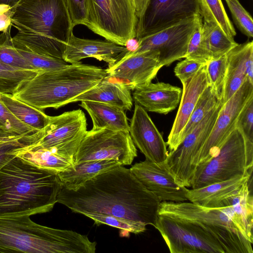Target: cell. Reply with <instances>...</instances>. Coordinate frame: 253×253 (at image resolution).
<instances>
[{
  "mask_svg": "<svg viewBox=\"0 0 253 253\" xmlns=\"http://www.w3.org/2000/svg\"><path fill=\"white\" fill-rule=\"evenodd\" d=\"M57 203L84 215L103 213L154 227L161 202L123 165L99 174L76 190L61 185Z\"/></svg>",
  "mask_w": 253,
  "mask_h": 253,
  "instance_id": "1",
  "label": "cell"
},
{
  "mask_svg": "<svg viewBox=\"0 0 253 253\" xmlns=\"http://www.w3.org/2000/svg\"><path fill=\"white\" fill-rule=\"evenodd\" d=\"M12 9L14 46L63 59L74 28L65 0H20Z\"/></svg>",
  "mask_w": 253,
  "mask_h": 253,
  "instance_id": "2",
  "label": "cell"
},
{
  "mask_svg": "<svg viewBox=\"0 0 253 253\" xmlns=\"http://www.w3.org/2000/svg\"><path fill=\"white\" fill-rule=\"evenodd\" d=\"M61 188L57 173L17 156L0 169V217L49 212Z\"/></svg>",
  "mask_w": 253,
  "mask_h": 253,
  "instance_id": "3",
  "label": "cell"
},
{
  "mask_svg": "<svg viewBox=\"0 0 253 253\" xmlns=\"http://www.w3.org/2000/svg\"><path fill=\"white\" fill-rule=\"evenodd\" d=\"M105 69L81 61L63 68L38 73L13 95L37 109H58L89 90L106 76Z\"/></svg>",
  "mask_w": 253,
  "mask_h": 253,
  "instance_id": "4",
  "label": "cell"
},
{
  "mask_svg": "<svg viewBox=\"0 0 253 253\" xmlns=\"http://www.w3.org/2000/svg\"><path fill=\"white\" fill-rule=\"evenodd\" d=\"M95 249L86 235L39 224L30 216L0 217V253H93Z\"/></svg>",
  "mask_w": 253,
  "mask_h": 253,
  "instance_id": "5",
  "label": "cell"
},
{
  "mask_svg": "<svg viewBox=\"0 0 253 253\" xmlns=\"http://www.w3.org/2000/svg\"><path fill=\"white\" fill-rule=\"evenodd\" d=\"M233 214L231 206L209 208L185 201L162 202L159 210V215L199 223L218 240L225 253H253V243L235 225Z\"/></svg>",
  "mask_w": 253,
  "mask_h": 253,
  "instance_id": "6",
  "label": "cell"
},
{
  "mask_svg": "<svg viewBox=\"0 0 253 253\" xmlns=\"http://www.w3.org/2000/svg\"><path fill=\"white\" fill-rule=\"evenodd\" d=\"M253 166V141L239 127L228 135L216 156L197 167L192 189L225 181L237 175H251Z\"/></svg>",
  "mask_w": 253,
  "mask_h": 253,
  "instance_id": "7",
  "label": "cell"
},
{
  "mask_svg": "<svg viewBox=\"0 0 253 253\" xmlns=\"http://www.w3.org/2000/svg\"><path fill=\"white\" fill-rule=\"evenodd\" d=\"M86 27L105 39L126 46L135 39L138 18L133 0H86Z\"/></svg>",
  "mask_w": 253,
  "mask_h": 253,
  "instance_id": "8",
  "label": "cell"
},
{
  "mask_svg": "<svg viewBox=\"0 0 253 253\" xmlns=\"http://www.w3.org/2000/svg\"><path fill=\"white\" fill-rule=\"evenodd\" d=\"M86 131V118L83 110L65 112L58 116H50L48 124L35 133L34 141L23 149H46L74 159Z\"/></svg>",
  "mask_w": 253,
  "mask_h": 253,
  "instance_id": "9",
  "label": "cell"
},
{
  "mask_svg": "<svg viewBox=\"0 0 253 253\" xmlns=\"http://www.w3.org/2000/svg\"><path fill=\"white\" fill-rule=\"evenodd\" d=\"M137 156V149L128 131L92 128L87 130L74 159L75 165L113 160L124 166L131 165Z\"/></svg>",
  "mask_w": 253,
  "mask_h": 253,
  "instance_id": "10",
  "label": "cell"
},
{
  "mask_svg": "<svg viewBox=\"0 0 253 253\" xmlns=\"http://www.w3.org/2000/svg\"><path fill=\"white\" fill-rule=\"evenodd\" d=\"M155 228L171 253H225L218 240L197 222L159 215Z\"/></svg>",
  "mask_w": 253,
  "mask_h": 253,
  "instance_id": "11",
  "label": "cell"
},
{
  "mask_svg": "<svg viewBox=\"0 0 253 253\" xmlns=\"http://www.w3.org/2000/svg\"><path fill=\"white\" fill-rule=\"evenodd\" d=\"M223 104L221 100H218L177 148L168 153L166 166L179 185L191 187L199 155L212 129Z\"/></svg>",
  "mask_w": 253,
  "mask_h": 253,
  "instance_id": "12",
  "label": "cell"
},
{
  "mask_svg": "<svg viewBox=\"0 0 253 253\" xmlns=\"http://www.w3.org/2000/svg\"><path fill=\"white\" fill-rule=\"evenodd\" d=\"M201 14L182 21L158 32L137 40V46L125 55H130L148 50L159 53L162 67L185 58L188 44L196 29Z\"/></svg>",
  "mask_w": 253,
  "mask_h": 253,
  "instance_id": "13",
  "label": "cell"
},
{
  "mask_svg": "<svg viewBox=\"0 0 253 253\" xmlns=\"http://www.w3.org/2000/svg\"><path fill=\"white\" fill-rule=\"evenodd\" d=\"M200 4V0H148L138 19L135 39L201 14Z\"/></svg>",
  "mask_w": 253,
  "mask_h": 253,
  "instance_id": "14",
  "label": "cell"
},
{
  "mask_svg": "<svg viewBox=\"0 0 253 253\" xmlns=\"http://www.w3.org/2000/svg\"><path fill=\"white\" fill-rule=\"evenodd\" d=\"M252 99L253 83L247 80L223 104L212 129L200 152L197 167L207 163L217 155L228 135L235 128L240 113Z\"/></svg>",
  "mask_w": 253,
  "mask_h": 253,
  "instance_id": "15",
  "label": "cell"
},
{
  "mask_svg": "<svg viewBox=\"0 0 253 253\" xmlns=\"http://www.w3.org/2000/svg\"><path fill=\"white\" fill-rule=\"evenodd\" d=\"M131 172L148 190L162 202H181L187 200V187L179 185L167 168L165 162L155 163L145 159L136 163Z\"/></svg>",
  "mask_w": 253,
  "mask_h": 253,
  "instance_id": "16",
  "label": "cell"
},
{
  "mask_svg": "<svg viewBox=\"0 0 253 253\" xmlns=\"http://www.w3.org/2000/svg\"><path fill=\"white\" fill-rule=\"evenodd\" d=\"M162 67L159 53L148 50L134 55H125L105 70L108 76L125 82L133 91L150 83Z\"/></svg>",
  "mask_w": 253,
  "mask_h": 253,
  "instance_id": "17",
  "label": "cell"
},
{
  "mask_svg": "<svg viewBox=\"0 0 253 253\" xmlns=\"http://www.w3.org/2000/svg\"><path fill=\"white\" fill-rule=\"evenodd\" d=\"M128 131L145 159L155 163L166 161L169 153L167 143L147 112L135 103Z\"/></svg>",
  "mask_w": 253,
  "mask_h": 253,
  "instance_id": "18",
  "label": "cell"
},
{
  "mask_svg": "<svg viewBox=\"0 0 253 253\" xmlns=\"http://www.w3.org/2000/svg\"><path fill=\"white\" fill-rule=\"evenodd\" d=\"M129 51L123 46L110 41L80 38L72 33L66 45L63 59L69 64L92 57L103 61L111 66L121 60Z\"/></svg>",
  "mask_w": 253,
  "mask_h": 253,
  "instance_id": "19",
  "label": "cell"
},
{
  "mask_svg": "<svg viewBox=\"0 0 253 253\" xmlns=\"http://www.w3.org/2000/svg\"><path fill=\"white\" fill-rule=\"evenodd\" d=\"M222 102H227L246 81L253 83V42L238 44L226 54Z\"/></svg>",
  "mask_w": 253,
  "mask_h": 253,
  "instance_id": "20",
  "label": "cell"
},
{
  "mask_svg": "<svg viewBox=\"0 0 253 253\" xmlns=\"http://www.w3.org/2000/svg\"><path fill=\"white\" fill-rule=\"evenodd\" d=\"M183 86L179 106L171 129L169 135L167 145L171 151L179 145V138L197 101L209 85L206 65L187 80L181 83Z\"/></svg>",
  "mask_w": 253,
  "mask_h": 253,
  "instance_id": "21",
  "label": "cell"
},
{
  "mask_svg": "<svg viewBox=\"0 0 253 253\" xmlns=\"http://www.w3.org/2000/svg\"><path fill=\"white\" fill-rule=\"evenodd\" d=\"M182 90L168 83L158 82L133 90V100L147 112L166 115L175 110L179 104Z\"/></svg>",
  "mask_w": 253,
  "mask_h": 253,
  "instance_id": "22",
  "label": "cell"
},
{
  "mask_svg": "<svg viewBox=\"0 0 253 253\" xmlns=\"http://www.w3.org/2000/svg\"><path fill=\"white\" fill-rule=\"evenodd\" d=\"M131 90L126 83L109 76L94 87L75 98L72 102L93 101L130 110L133 98Z\"/></svg>",
  "mask_w": 253,
  "mask_h": 253,
  "instance_id": "23",
  "label": "cell"
},
{
  "mask_svg": "<svg viewBox=\"0 0 253 253\" xmlns=\"http://www.w3.org/2000/svg\"><path fill=\"white\" fill-rule=\"evenodd\" d=\"M251 175H237L223 181L189 190L186 194L188 201L199 206L209 208H220L221 203L239 191L250 180Z\"/></svg>",
  "mask_w": 253,
  "mask_h": 253,
  "instance_id": "24",
  "label": "cell"
},
{
  "mask_svg": "<svg viewBox=\"0 0 253 253\" xmlns=\"http://www.w3.org/2000/svg\"><path fill=\"white\" fill-rule=\"evenodd\" d=\"M247 182L233 196L225 199L220 207L231 206L233 209V222L242 235L253 243V198Z\"/></svg>",
  "mask_w": 253,
  "mask_h": 253,
  "instance_id": "25",
  "label": "cell"
},
{
  "mask_svg": "<svg viewBox=\"0 0 253 253\" xmlns=\"http://www.w3.org/2000/svg\"><path fill=\"white\" fill-rule=\"evenodd\" d=\"M80 105L89 115L92 129L129 131L128 119L124 109L93 101H82Z\"/></svg>",
  "mask_w": 253,
  "mask_h": 253,
  "instance_id": "26",
  "label": "cell"
},
{
  "mask_svg": "<svg viewBox=\"0 0 253 253\" xmlns=\"http://www.w3.org/2000/svg\"><path fill=\"white\" fill-rule=\"evenodd\" d=\"M122 165L113 160H103L82 162L73 168L57 173L61 185L76 190L86 181L104 172Z\"/></svg>",
  "mask_w": 253,
  "mask_h": 253,
  "instance_id": "27",
  "label": "cell"
},
{
  "mask_svg": "<svg viewBox=\"0 0 253 253\" xmlns=\"http://www.w3.org/2000/svg\"><path fill=\"white\" fill-rule=\"evenodd\" d=\"M0 99L17 119L38 131L43 128L50 121V116L43 110L17 99L13 94L0 93Z\"/></svg>",
  "mask_w": 253,
  "mask_h": 253,
  "instance_id": "28",
  "label": "cell"
},
{
  "mask_svg": "<svg viewBox=\"0 0 253 253\" xmlns=\"http://www.w3.org/2000/svg\"><path fill=\"white\" fill-rule=\"evenodd\" d=\"M23 148L18 156L31 164L55 173L67 170L75 166L73 159L63 157L49 150Z\"/></svg>",
  "mask_w": 253,
  "mask_h": 253,
  "instance_id": "29",
  "label": "cell"
},
{
  "mask_svg": "<svg viewBox=\"0 0 253 253\" xmlns=\"http://www.w3.org/2000/svg\"><path fill=\"white\" fill-rule=\"evenodd\" d=\"M202 36L211 59L226 54L237 45L234 38L228 36L214 22L203 19Z\"/></svg>",
  "mask_w": 253,
  "mask_h": 253,
  "instance_id": "30",
  "label": "cell"
},
{
  "mask_svg": "<svg viewBox=\"0 0 253 253\" xmlns=\"http://www.w3.org/2000/svg\"><path fill=\"white\" fill-rule=\"evenodd\" d=\"M38 131L17 119L0 99V139L29 138Z\"/></svg>",
  "mask_w": 253,
  "mask_h": 253,
  "instance_id": "31",
  "label": "cell"
},
{
  "mask_svg": "<svg viewBox=\"0 0 253 253\" xmlns=\"http://www.w3.org/2000/svg\"><path fill=\"white\" fill-rule=\"evenodd\" d=\"M40 72L11 66L0 62V93L13 94L22 84Z\"/></svg>",
  "mask_w": 253,
  "mask_h": 253,
  "instance_id": "32",
  "label": "cell"
},
{
  "mask_svg": "<svg viewBox=\"0 0 253 253\" xmlns=\"http://www.w3.org/2000/svg\"><path fill=\"white\" fill-rule=\"evenodd\" d=\"M201 14L203 20L214 22L229 37L234 38L236 35L223 5L221 0H200Z\"/></svg>",
  "mask_w": 253,
  "mask_h": 253,
  "instance_id": "33",
  "label": "cell"
},
{
  "mask_svg": "<svg viewBox=\"0 0 253 253\" xmlns=\"http://www.w3.org/2000/svg\"><path fill=\"white\" fill-rule=\"evenodd\" d=\"M218 100L209 85L200 95L192 113L179 138V145L205 116L217 104Z\"/></svg>",
  "mask_w": 253,
  "mask_h": 253,
  "instance_id": "34",
  "label": "cell"
},
{
  "mask_svg": "<svg viewBox=\"0 0 253 253\" xmlns=\"http://www.w3.org/2000/svg\"><path fill=\"white\" fill-rule=\"evenodd\" d=\"M11 26L0 34V62L18 68L35 70L14 47L10 33Z\"/></svg>",
  "mask_w": 253,
  "mask_h": 253,
  "instance_id": "35",
  "label": "cell"
},
{
  "mask_svg": "<svg viewBox=\"0 0 253 253\" xmlns=\"http://www.w3.org/2000/svg\"><path fill=\"white\" fill-rule=\"evenodd\" d=\"M226 68V54L211 59L206 64V70L209 83L218 100H221Z\"/></svg>",
  "mask_w": 253,
  "mask_h": 253,
  "instance_id": "36",
  "label": "cell"
},
{
  "mask_svg": "<svg viewBox=\"0 0 253 253\" xmlns=\"http://www.w3.org/2000/svg\"><path fill=\"white\" fill-rule=\"evenodd\" d=\"M14 47L30 65L40 72L59 70L70 64L63 59L37 54L19 46Z\"/></svg>",
  "mask_w": 253,
  "mask_h": 253,
  "instance_id": "37",
  "label": "cell"
},
{
  "mask_svg": "<svg viewBox=\"0 0 253 253\" xmlns=\"http://www.w3.org/2000/svg\"><path fill=\"white\" fill-rule=\"evenodd\" d=\"M202 25V17L190 39L185 58L206 64L211 56L203 38Z\"/></svg>",
  "mask_w": 253,
  "mask_h": 253,
  "instance_id": "38",
  "label": "cell"
},
{
  "mask_svg": "<svg viewBox=\"0 0 253 253\" xmlns=\"http://www.w3.org/2000/svg\"><path fill=\"white\" fill-rule=\"evenodd\" d=\"M84 215L92 219L97 225L104 224L124 230L128 233L138 234L146 229V225L144 224L111 215L89 213Z\"/></svg>",
  "mask_w": 253,
  "mask_h": 253,
  "instance_id": "39",
  "label": "cell"
},
{
  "mask_svg": "<svg viewBox=\"0 0 253 253\" xmlns=\"http://www.w3.org/2000/svg\"><path fill=\"white\" fill-rule=\"evenodd\" d=\"M238 29L249 38L253 37V20L239 0H225Z\"/></svg>",
  "mask_w": 253,
  "mask_h": 253,
  "instance_id": "40",
  "label": "cell"
},
{
  "mask_svg": "<svg viewBox=\"0 0 253 253\" xmlns=\"http://www.w3.org/2000/svg\"><path fill=\"white\" fill-rule=\"evenodd\" d=\"M31 137L0 139V169L32 142Z\"/></svg>",
  "mask_w": 253,
  "mask_h": 253,
  "instance_id": "41",
  "label": "cell"
},
{
  "mask_svg": "<svg viewBox=\"0 0 253 253\" xmlns=\"http://www.w3.org/2000/svg\"><path fill=\"white\" fill-rule=\"evenodd\" d=\"M74 27L86 26L88 14L86 0H65Z\"/></svg>",
  "mask_w": 253,
  "mask_h": 253,
  "instance_id": "42",
  "label": "cell"
},
{
  "mask_svg": "<svg viewBox=\"0 0 253 253\" xmlns=\"http://www.w3.org/2000/svg\"><path fill=\"white\" fill-rule=\"evenodd\" d=\"M236 127L241 129L248 138L253 141V99L249 102L240 113Z\"/></svg>",
  "mask_w": 253,
  "mask_h": 253,
  "instance_id": "43",
  "label": "cell"
},
{
  "mask_svg": "<svg viewBox=\"0 0 253 253\" xmlns=\"http://www.w3.org/2000/svg\"><path fill=\"white\" fill-rule=\"evenodd\" d=\"M206 64L185 58L178 62L174 68L176 77L182 83L195 74Z\"/></svg>",
  "mask_w": 253,
  "mask_h": 253,
  "instance_id": "44",
  "label": "cell"
},
{
  "mask_svg": "<svg viewBox=\"0 0 253 253\" xmlns=\"http://www.w3.org/2000/svg\"><path fill=\"white\" fill-rule=\"evenodd\" d=\"M13 9L6 5H0V32L5 31L11 24Z\"/></svg>",
  "mask_w": 253,
  "mask_h": 253,
  "instance_id": "45",
  "label": "cell"
},
{
  "mask_svg": "<svg viewBox=\"0 0 253 253\" xmlns=\"http://www.w3.org/2000/svg\"><path fill=\"white\" fill-rule=\"evenodd\" d=\"M136 15L138 19L142 15L148 0H133Z\"/></svg>",
  "mask_w": 253,
  "mask_h": 253,
  "instance_id": "46",
  "label": "cell"
},
{
  "mask_svg": "<svg viewBox=\"0 0 253 253\" xmlns=\"http://www.w3.org/2000/svg\"><path fill=\"white\" fill-rule=\"evenodd\" d=\"M20 0H0V5H6L10 8H14Z\"/></svg>",
  "mask_w": 253,
  "mask_h": 253,
  "instance_id": "47",
  "label": "cell"
}]
</instances>
